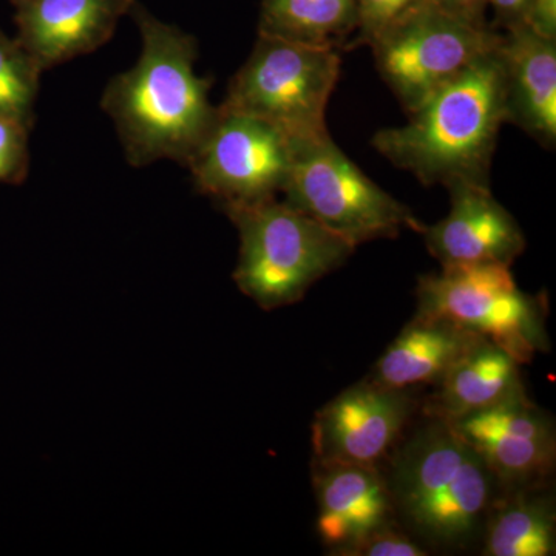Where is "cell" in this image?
<instances>
[{
    "label": "cell",
    "mask_w": 556,
    "mask_h": 556,
    "mask_svg": "<svg viewBox=\"0 0 556 556\" xmlns=\"http://www.w3.org/2000/svg\"><path fill=\"white\" fill-rule=\"evenodd\" d=\"M497 46L500 40L495 49L409 113L405 126L378 131L371 142L380 155L426 186L447 188L456 181L490 186L497 135L506 124L504 68Z\"/></svg>",
    "instance_id": "7a4b0ae2"
},
{
    "label": "cell",
    "mask_w": 556,
    "mask_h": 556,
    "mask_svg": "<svg viewBox=\"0 0 556 556\" xmlns=\"http://www.w3.org/2000/svg\"><path fill=\"white\" fill-rule=\"evenodd\" d=\"M285 203L316 219L353 247L394 239L424 225L401 201L379 188L331 137L295 141L294 160L283 189Z\"/></svg>",
    "instance_id": "8992f818"
},
{
    "label": "cell",
    "mask_w": 556,
    "mask_h": 556,
    "mask_svg": "<svg viewBox=\"0 0 556 556\" xmlns=\"http://www.w3.org/2000/svg\"><path fill=\"white\" fill-rule=\"evenodd\" d=\"M481 456L497 486L533 489L554 473L556 434L552 417L527 393L448 424Z\"/></svg>",
    "instance_id": "30bf717a"
},
{
    "label": "cell",
    "mask_w": 556,
    "mask_h": 556,
    "mask_svg": "<svg viewBox=\"0 0 556 556\" xmlns=\"http://www.w3.org/2000/svg\"><path fill=\"white\" fill-rule=\"evenodd\" d=\"M450 212L437 225H424L430 254L448 266L503 265L510 268L526 251V237L507 211L492 195L490 186L456 181L447 186Z\"/></svg>",
    "instance_id": "7c38bea8"
},
{
    "label": "cell",
    "mask_w": 556,
    "mask_h": 556,
    "mask_svg": "<svg viewBox=\"0 0 556 556\" xmlns=\"http://www.w3.org/2000/svg\"><path fill=\"white\" fill-rule=\"evenodd\" d=\"M42 70L16 39L0 30V116L35 124Z\"/></svg>",
    "instance_id": "ffe728a7"
},
{
    "label": "cell",
    "mask_w": 556,
    "mask_h": 556,
    "mask_svg": "<svg viewBox=\"0 0 556 556\" xmlns=\"http://www.w3.org/2000/svg\"><path fill=\"white\" fill-rule=\"evenodd\" d=\"M356 31V0H262L258 35L340 53Z\"/></svg>",
    "instance_id": "ac0fdd59"
},
{
    "label": "cell",
    "mask_w": 556,
    "mask_h": 556,
    "mask_svg": "<svg viewBox=\"0 0 556 556\" xmlns=\"http://www.w3.org/2000/svg\"><path fill=\"white\" fill-rule=\"evenodd\" d=\"M481 336L439 317L416 316L379 358L369 380L390 390L438 386Z\"/></svg>",
    "instance_id": "2e32d148"
},
{
    "label": "cell",
    "mask_w": 556,
    "mask_h": 556,
    "mask_svg": "<svg viewBox=\"0 0 556 556\" xmlns=\"http://www.w3.org/2000/svg\"><path fill=\"white\" fill-rule=\"evenodd\" d=\"M500 36L501 31L475 27L430 2L369 49L380 76L409 115L495 49Z\"/></svg>",
    "instance_id": "ba28073f"
},
{
    "label": "cell",
    "mask_w": 556,
    "mask_h": 556,
    "mask_svg": "<svg viewBox=\"0 0 556 556\" xmlns=\"http://www.w3.org/2000/svg\"><path fill=\"white\" fill-rule=\"evenodd\" d=\"M130 14L141 53L134 67L110 79L101 108L115 123L131 166L172 160L188 167L217 119L218 108L208 100L212 79L195 73V38L138 2Z\"/></svg>",
    "instance_id": "6da1fadb"
},
{
    "label": "cell",
    "mask_w": 556,
    "mask_h": 556,
    "mask_svg": "<svg viewBox=\"0 0 556 556\" xmlns=\"http://www.w3.org/2000/svg\"><path fill=\"white\" fill-rule=\"evenodd\" d=\"M426 548L405 535L394 522L380 527L340 556H426Z\"/></svg>",
    "instance_id": "603a6c76"
},
{
    "label": "cell",
    "mask_w": 556,
    "mask_h": 556,
    "mask_svg": "<svg viewBox=\"0 0 556 556\" xmlns=\"http://www.w3.org/2000/svg\"><path fill=\"white\" fill-rule=\"evenodd\" d=\"M417 316L439 317L504 348L519 364L551 350L546 302L519 289L503 265L448 266L419 278Z\"/></svg>",
    "instance_id": "52a82bcc"
},
{
    "label": "cell",
    "mask_w": 556,
    "mask_h": 556,
    "mask_svg": "<svg viewBox=\"0 0 556 556\" xmlns=\"http://www.w3.org/2000/svg\"><path fill=\"white\" fill-rule=\"evenodd\" d=\"M387 481L394 514L445 547L467 546L482 532L497 486L481 456L433 417L399 450Z\"/></svg>",
    "instance_id": "3957f363"
},
{
    "label": "cell",
    "mask_w": 556,
    "mask_h": 556,
    "mask_svg": "<svg viewBox=\"0 0 556 556\" xmlns=\"http://www.w3.org/2000/svg\"><path fill=\"white\" fill-rule=\"evenodd\" d=\"M223 211L240 236L233 280L263 309L300 302L316 281L340 268L356 249L277 199Z\"/></svg>",
    "instance_id": "277c9868"
},
{
    "label": "cell",
    "mask_w": 556,
    "mask_h": 556,
    "mask_svg": "<svg viewBox=\"0 0 556 556\" xmlns=\"http://www.w3.org/2000/svg\"><path fill=\"white\" fill-rule=\"evenodd\" d=\"M294 150V139L273 124L218 105L188 169L195 188L222 207L258 203L283 192Z\"/></svg>",
    "instance_id": "9c48e42d"
},
{
    "label": "cell",
    "mask_w": 556,
    "mask_h": 556,
    "mask_svg": "<svg viewBox=\"0 0 556 556\" xmlns=\"http://www.w3.org/2000/svg\"><path fill=\"white\" fill-rule=\"evenodd\" d=\"M519 362L489 339H479L438 383L428 416L452 424L526 393Z\"/></svg>",
    "instance_id": "e0dca14e"
},
{
    "label": "cell",
    "mask_w": 556,
    "mask_h": 556,
    "mask_svg": "<svg viewBox=\"0 0 556 556\" xmlns=\"http://www.w3.org/2000/svg\"><path fill=\"white\" fill-rule=\"evenodd\" d=\"M486 10H492L493 24L490 28L497 31L508 30L525 24L530 0H485Z\"/></svg>",
    "instance_id": "cb8c5ba5"
},
{
    "label": "cell",
    "mask_w": 556,
    "mask_h": 556,
    "mask_svg": "<svg viewBox=\"0 0 556 556\" xmlns=\"http://www.w3.org/2000/svg\"><path fill=\"white\" fill-rule=\"evenodd\" d=\"M30 127L0 116V185H22L30 170Z\"/></svg>",
    "instance_id": "7402d4cb"
},
{
    "label": "cell",
    "mask_w": 556,
    "mask_h": 556,
    "mask_svg": "<svg viewBox=\"0 0 556 556\" xmlns=\"http://www.w3.org/2000/svg\"><path fill=\"white\" fill-rule=\"evenodd\" d=\"M137 0H10L17 42L42 72L93 53Z\"/></svg>",
    "instance_id": "4fadbf2b"
},
{
    "label": "cell",
    "mask_w": 556,
    "mask_h": 556,
    "mask_svg": "<svg viewBox=\"0 0 556 556\" xmlns=\"http://www.w3.org/2000/svg\"><path fill=\"white\" fill-rule=\"evenodd\" d=\"M525 24L543 38L556 40V0H530Z\"/></svg>",
    "instance_id": "484cf974"
},
{
    "label": "cell",
    "mask_w": 556,
    "mask_h": 556,
    "mask_svg": "<svg viewBox=\"0 0 556 556\" xmlns=\"http://www.w3.org/2000/svg\"><path fill=\"white\" fill-rule=\"evenodd\" d=\"M533 489L508 492L493 503L484 525L486 556H551L556 551V517L548 497Z\"/></svg>",
    "instance_id": "d6986e66"
},
{
    "label": "cell",
    "mask_w": 556,
    "mask_h": 556,
    "mask_svg": "<svg viewBox=\"0 0 556 556\" xmlns=\"http://www.w3.org/2000/svg\"><path fill=\"white\" fill-rule=\"evenodd\" d=\"M313 464L318 535L332 555L393 522L390 486L378 466Z\"/></svg>",
    "instance_id": "5bb4252c"
},
{
    "label": "cell",
    "mask_w": 556,
    "mask_h": 556,
    "mask_svg": "<svg viewBox=\"0 0 556 556\" xmlns=\"http://www.w3.org/2000/svg\"><path fill=\"white\" fill-rule=\"evenodd\" d=\"M340 64L339 51L258 35L219 108L266 121L294 141L328 137Z\"/></svg>",
    "instance_id": "5b68a950"
},
{
    "label": "cell",
    "mask_w": 556,
    "mask_h": 556,
    "mask_svg": "<svg viewBox=\"0 0 556 556\" xmlns=\"http://www.w3.org/2000/svg\"><path fill=\"white\" fill-rule=\"evenodd\" d=\"M415 405L409 391L390 390L369 379L348 388L317 412L314 463L378 466L401 438Z\"/></svg>",
    "instance_id": "8fae6325"
},
{
    "label": "cell",
    "mask_w": 556,
    "mask_h": 556,
    "mask_svg": "<svg viewBox=\"0 0 556 556\" xmlns=\"http://www.w3.org/2000/svg\"><path fill=\"white\" fill-rule=\"evenodd\" d=\"M506 123L515 124L547 150L556 142V40L529 25L501 31Z\"/></svg>",
    "instance_id": "9a60e30c"
},
{
    "label": "cell",
    "mask_w": 556,
    "mask_h": 556,
    "mask_svg": "<svg viewBox=\"0 0 556 556\" xmlns=\"http://www.w3.org/2000/svg\"><path fill=\"white\" fill-rule=\"evenodd\" d=\"M431 3L452 14L457 20L468 22L479 28H489L485 0H430Z\"/></svg>",
    "instance_id": "d4e9b609"
},
{
    "label": "cell",
    "mask_w": 556,
    "mask_h": 556,
    "mask_svg": "<svg viewBox=\"0 0 556 556\" xmlns=\"http://www.w3.org/2000/svg\"><path fill=\"white\" fill-rule=\"evenodd\" d=\"M430 0H356L357 31L350 50L358 46L371 47L391 28L408 20Z\"/></svg>",
    "instance_id": "44dd1931"
}]
</instances>
